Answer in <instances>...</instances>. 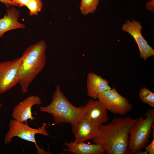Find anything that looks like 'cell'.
<instances>
[{
  "label": "cell",
  "instance_id": "30bf717a",
  "mask_svg": "<svg viewBox=\"0 0 154 154\" xmlns=\"http://www.w3.org/2000/svg\"><path fill=\"white\" fill-rule=\"evenodd\" d=\"M84 117L99 126L108 121L107 110L98 100L90 99L84 106Z\"/></svg>",
  "mask_w": 154,
  "mask_h": 154
},
{
  "label": "cell",
  "instance_id": "9c48e42d",
  "mask_svg": "<svg viewBox=\"0 0 154 154\" xmlns=\"http://www.w3.org/2000/svg\"><path fill=\"white\" fill-rule=\"evenodd\" d=\"M41 103V99L38 96L32 95L27 97L14 107L12 113L13 119L21 122L27 121L29 119L33 121L36 119L32 116V107Z\"/></svg>",
  "mask_w": 154,
  "mask_h": 154
},
{
  "label": "cell",
  "instance_id": "3957f363",
  "mask_svg": "<svg viewBox=\"0 0 154 154\" xmlns=\"http://www.w3.org/2000/svg\"><path fill=\"white\" fill-rule=\"evenodd\" d=\"M40 110L51 114L56 124L67 123L73 126L84 118V106L77 107L68 100L57 86L52 96L50 103L45 107H41Z\"/></svg>",
  "mask_w": 154,
  "mask_h": 154
},
{
  "label": "cell",
  "instance_id": "52a82bcc",
  "mask_svg": "<svg viewBox=\"0 0 154 154\" xmlns=\"http://www.w3.org/2000/svg\"><path fill=\"white\" fill-rule=\"evenodd\" d=\"M21 57L0 62V94L11 89L18 84Z\"/></svg>",
  "mask_w": 154,
  "mask_h": 154
},
{
  "label": "cell",
  "instance_id": "8fae6325",
  "mask_svg": "<svg viewBox=\"0 0 154 154\" xmlns=\"http://www.w3.org/2000/svg\"><path fill=\"white\" fill-rule=\"evenodd\" d=\"M72 127L75 137L74 141L75 143L92 140L97 135L99 129V126L84 117Z\"/></svg>",
  "mask_w": 154,
  "mask_h": 154
},
{
  "label": "cell",
  "instance_id": "d6986e66",
  "mask_svg": "<svg viewBox=\"0 0 154 154\" xmlns=\"http://www.w3.org/2000/svg\"><path fill=\"white\" fill-rule=\"evenodd\" d=\"M0 2L5 4L7 8L12 6H18V5L14 3L12 0H0Z\"/></svg>",
  "mask_w": 154,
  "mask_h": 154
},
{
  "label": "cell",
  "instance_id": "5bb4252c",
  "mask_svg": "<svg viewBox=\"0 0 154 154\" xmlns=\"http://www.w3.org/2000/svg\"><path fill=\"white\" fill-rule=\"evenodd\" d=\"M63 145L66 147L63 150L74 154H104V148L100 145L96 143L89 144L84 142L75 143L74 141L65 142Z\"/></svg>",
  "mask_w": 154,
  "mask_h": 154
},
{
  "label": "cell",
  "instance_id": "ac0fdd59",
  "mask_svg": "<svg viewBox=\"0 0 154 154\" xmlns=\"http://www.w3.org/2000/svg\"><path fill=\"white\" fill-rule=\"evenodd\" d=\"M145 151L149 154H154V138L151 143L145 147Z\"/></svg>",
  "mask_w": 154,
  "mask_h": 154
},
{
  "label": "cell",
  "instance_id": "9a60e30c",
  "mask_svg": "<svg viewBox=\"0 0 154 154\" xmlns=\"http://www.w3.org/2000/svg\"><path fill=\"white\" fill-rule=\"evenodd\" d=\"M100 0H81L80 9L82 14L86 15L89 13H93L96 10Z\"/></svg>",
  "mask_w": 154,
  "mask_h": 154
},
{
  "label": "cell",
  "instance_id": "7a4b0ae2",
  "mask_svg": "<svg viewBox=\"0 0 154 154\" xmlns=\"http://www.w3.org/2000/svg\"><path fill=\"white\" fill-rule=\"evenodd\" d=\"M46 48L45 42L40 40L27 48L23 52L18 81L23 93L28 92L30 85L45 66Z\"/></svg>",
  "mask_w": 154,
  "mask_h": 154
},
{
  "label": "cell",
  "instance_id": "603a6c76",
  "mask_svg": "<svg viewBox=\"0 0 154 154\" xmlns=\"http://www.w3.org/2000/svg\"></svg>",
  "mask_w": 154,
  "mask_h": 154
},
{
  "label": "cell",
  "instance_id": "ffe728a7",
  "mask_svg": "<svg viewBox=\"0 0 154 154\" xmlns=\"http://www.w3.org/2000/svg\"><path fill=\"white\" fill-rule=\"evenodd\" d=\"M145 7L147 9L152 12H154V0H150L146 3Z\"/></svg>",
  "mask_w": 154,
  "mask_h": 154
},
{
  "label": "cell",
  "instance_id": "7402d4cb",
  "mask_svg": "<svg viewBox=\"0 0 154 154\" xmlns=\"http://www.w3.org/2000/svg\"><path fill=\"white\" fill-rule=\"evenodd\" d=\"M3 105L0 102V108L2 107Z\"/></svg>",
  "mask_w": 154,
  "mask_h": 154
},
{
  "label": "cell",
  "instance_id": "6da1fadb",
  "mask_svg": "<svg viewBox=\"0 0 154 154\" xmlns=\"http://www.w3.org/2000/svg\"><path fill=\"white\" fill-rule=\"evenodd\" d=\"M136 119L128 116L115 117L109 124L99 125L93 142L101 145L107 154H125L129 130Z\"/></svg>",
  "mask_w": 154,
  "mask_h": 154
},
{
  "label": "cell",
  "instance_id": "5b68a950",
  "mask_svg": "<svg viewBox=\"0 0 154 154\" xmlns=\"http://www.w3.org/2000/svg\"><path fill=\"white\" fill-rule=\"evenodd\" d=\"M47 123L44 122L38 129L31 127L28 125L27 121L21 122L13 119L9 123V129L4 137V143L5 144L10 143L13 138L17 137L22 139L34 143L37 150L38 153H43L44 150L38 145L35 139V135L40 134L48 137L49 134L46 129Z\"/></svg>",
  "mask_w": 154,
  "mask_h": 154
},
{
  "label": "cell",
  "instance_id": "44dd1931",
  "mask_svg": "<svg viewBox=\"0 0 154 154\" xmlns=\"http://www.w3.org/2000/svg\"><path fill=\"white\" fill-rule=\"evenodd\" d=\"M13 2L19 7H27L30 0H12Z\"/></svg>",
  "mask_w": 154,
  "mask_h": 154
},
{
  "label": "cell",
  "instance_id": "8992f818",
  "mask_svg": "<svg viewBox=\"0 0 154 154\" xmlns=\"http://www.w3.org/2000/svg\"><path fill=\"white\" fill-rule=\"evenodd\" d=\"M98 98L107 110L115 114L125 115L133 108L128 100L120 94L115 87L104 92Z\"/></svg>",
  "mask_w": 154,
  "mask_h": 154
},
{
  "label": "cell",
  "instance_id": "277c9868",
  "mask_svg": "<svg viewBox=\"0 0 154 154\" xmlns=\"http://www.w3.org/2000/svg\"><path fill=\"white\" fill-rule=\"evenodd\" d=\"M145 118L141 116L136 118L129 131L128 146L125 154L141 151L147 145L154 124V109L148 110Z\"/></svg>",
  "mask_w": 154,
  "mask_h": 154
},
{
  "label": "cell",
  "instance_id": "7c38bea8",
  "mask_svg": "<svg viewBox=\"0 0 154 154\" xmlns=\"http://www.w3.org/2000/svg\"><path fill=\"white\" fill-rule=\"evenodd\" d=\"M107 80L93 72L88 73L86 87L88 96L96 100L103 93L111 88Z\"/></svg>",
  "mask_w": 154,
  "mask_h": 154
},
{
  "label": "cell",
  "instance_id": "ba28073f",
  "mask_svg": "<svg viewBox=\"0 0 154 154\" xmlns=\"http://www.w3.org/2000/svg\"><path fill=\"white\" fill-rule=\"evenodd\" d=\"M143 27L139 22L135 20H127L121 27L122 30L130 34L137 43L141 58L146 60L154 55V50L148 44L141 33Z\"/></svg>",
  "mask_w": 154,
  "mask_h": 154
},
{
  "label": "cell",
  "instance_id": "4fadbf2b",
  "mask_svg": "<svg viewBox=\"0 0 154 154\" xmlns=\"http://www.w3.org/2000/svg\"><path fill=\"white\" fill-rule=\"evenodd\" d=\"M19 15L20 11L14 6L8 8L4 16L0 19V38L9 31L25 28V25L18 21Z\"/></svg>",
  "mask_w": 154,
  "mask_h": 154
},
{
  "label": "cell",
  "instance_id": "2e32d148",
  "mask_svg": "<svg viewBox=\"0 0 154 154\" xmlns=\"http://www.w3.org/2000/svg\"><path fill=\"white\" fill-rule=\"evenodd\" d=\"M139 96L140 100L143 102L150 106L154 107V93L145 87L140 90Z\"/></svg>",
  "mask_w": 154,
  "mask_h": 154
},
{
  "label": "cell",
  "instance_id": "e0dca14e",
  "mask_svg": "<svg viewBox=\"0 0 154 154\" xmlns=\"http://www.w3.org/2000/svg\"><path fill=\"white\" fill-rule=\"evenodd\" d=\"M43 6L41 0H30L27 7L29 10V14L31 16L37 15L40 12Z\"/></svg>",
  "mask_w": 154,
  "mask_h": 154
}]
</instances>
